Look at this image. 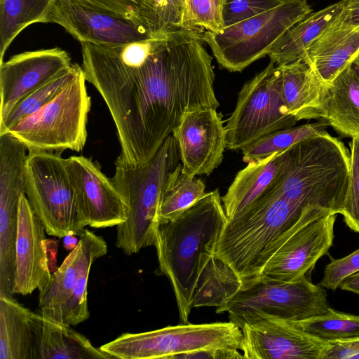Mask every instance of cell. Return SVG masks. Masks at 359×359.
Listing matches in <instances>:
<instances>
[{
  "mask_svg": "<svg viewBox=\"0 0 359 359\" xmlns=\"http://www.w3.org/2000/svg\"><path fill=\"white\" fill-rule=\"evenodd\" d=\"M86 82L80 66L74 78L52 100L4 133L16 137L28 151L59 154L67 149L81 151L87 140L86 126L91 107Z\"/></svg>",
  "mask_w": 359,
  "mask_h": 359,
  "instance_id": "277c9868",
  "label": "cell"
},
{
  "mask_svg": "<svg viewBox=\"0 0 359 359\" xmlns=\"http://www.w3.org/2000/svg\"><path fill=\"white\" fill-rule=\"evenodd\" d=\"M350 148L349 180L339 214L351 230L359 233V137L352 138Z\"/></svg>",
  "mask_w": 359,
  "mask_h": 359,
  "instance_id": "1f68e13d",
  "label": "cell"
},
{
  "mask_svg": "<svg viewBox=\"0 0 359 359\" xmlns=\"http://www.w3.org/2000/svg\"><path fill=\"white\" fill-rule=\"evenodd\" d=\"M172 134L178 143L182 169L185 173L209 175L222 162L226 130L222 115L216 109L187 111Z\"/></svg>",
  "mask_w": 359,
  "mask_h": 359,
  "instance_id": "7c38bea8",
  "label": "cell"
},
{
  "mask_svg": "<svg viewBox=\"0 0 359 359\" xmlns=\"http://www.w3.org/2000/svg\"><path fill=\"white\" fill-rule=\"evenodd\" d=\"M33 359H110L70 325L55 322L40 311H31Z\"/></svg>",
  "mask_w": 359,
  "mask_h": 359,
  "instance_id": "2e32d148",
  "label": "cell"
},
{
  "mask_svg": "<svg viewBox=\"0 0 359 359\" xmlns=\"http://www.w3.org/2000/svg\"><path fill=\"white\" fill-rule=\"evenodd\" d=\"M25 196L48 235L78 236L89 219L61 154L28 151Z\"/></svg>",
  "mask_w": 359,
  "mask_h": 359,
  "instance_id": "3957f363",
  "label": "cell"
},
{
  "mask_svg": "<svg viewBox=\"0 0 359 359\" xmlns=\"http://www.w3.org/2000/svg\"><path fill=\"white\" fill-rule=\"evenodd\" d=\"M180 163L178 143L172 134L145 165L133 167L115 161L111 178L128 206L126 221L116 228L115 245L126 255L154 246L163 196Z\"/></svg>",
  "mask_w": 359,
  "mask_h": 359,
  "instance_id": "7a4b0ae2",
  "label": "cell"
},
{
  "mask_svg": "<svg viewBox=\"0 0 359 359\" xmlns=\"http://www.w3.org/2000/svg\"><path fill=\"white\" fill-rule=\"evenodd\" d=\"M339 288L359 295V271L346 278Z\"/></svg>",
  "mask_w": 359,
  "mask_h": 359,
  "instance_id": "f35d334b",
  "label": "cell"
},
{
  "mask_svg": "<svg viewBox=\"0 0 359 359\" xmlns=\"http://www.w3.org/2000/svg\"><path fill=\"white\" fill-rule=\"evenodd\" d=\"M285 1L287 0H224V25L227 27L250 18Z\"/></svg>",
  "mask_w": 359,
  "mask_h": 359,
  "instance_id": "d6a6232c",
  "label": "cell"
},
{
  "mask_svg": "<svg viewBox=\"0 0 359 359\" xmlns=\"http://www.w3.org/2000/svg\"><path fill=\"white\" fill-rule=\"evenodd\" d=\"M93 6L134 19L142 24V18L150 0H82ZM145 27V26H144Z\"/></svg>",
  "mask_w": 359,
  "mask_h": 359,
  "instance_id": "e575fe53",
  "label": "cell"
},
{
  "mask_svg": "<svg viewBox=\"0 0 359 359\" xmlns=\"http://www.w3.org/2000/svg\"><path fill=\"white\" fill-rule=\"evenodd\" d=\"M205 190L204 182L183 172L180 163L171 175L164 191L158 223L174 218L196 203L206 194Z\"/></svg>",
  "mask_w": 359,
  "mask_h": 359,
  "instance_id": "4316f807",
  "label": "cell"
},
{
  "mask_svg": "<svg viewBox=\"0 0 359 359\" xmlns=\"http://www.w3.org/2000/svg\"><path fill=\"white\" fill-rule=\"evenodd\" d=\"M78 236L79 240L73 250L49 281L39 290L40 309L65 302L83 273L90 269L96 259L107 253V245L102 236L86 229Z\"/></svg>",
  "mask_w": 359,
  "mask_h": 359,
  "instance_id": "e0dca14e",
  "label": "cell"
},
{
  "mask_svg": "<svg viewBox=\"0 0 359 359\" xmlns=\"http://www.w3.org/2000/svg\"><path fill=\"white\" fill-rule=\"evenodd\" d=\"M279 66L271 62L240 90L234 111L227 119L226 148L241 150L254 140L299 121L287 113Z\"/></svg>",
  "mask_w": 359,
  "mask_h": 359,
  "instance_id": "52a82bcc",
  "label": "cell"
},
{
  "mask_svg": "<svg viewBox=\"0 0 359 359\" xmlns=\"http://www.w3.org/2000/svg\"><path fill=\"white\" fill-rule=\"evenodd\" d=\"M341 8L334 22L344 26H359V0H340Z\"/></svg>",
  "mask_w": 359,
  "mask_h": 359,
  "instance_id": "74e56055",
  "label": "cell"
},
{
  "mask_svg": "<svg viewBox=\"0 0 359 359\" xmlns=\"http://www.w3.org/2000/svg\"><path fill=\"white\" fill-rule=\"evenodd\" d=\"M245 358L238 349L216 348L180 354L175 359H241Z\"/></svg>",
  "mask_w": 359,
  "mask_h": 359,
  "instance_id": "8d00e7d4",
  "label": "cell"
},
{
  "mask_svg": "<svg viewBox=\"0 0 359 359\" xmlns=\"http://www.w3.org/2000/svg\"><path fill=\"white\" fill-rule=\"evenodd\" d=\"M72 65L59 47L25 51L0 63V121L24 97Z\"/></svg>",
  "mask_w": 359,
  "mask_h": 359,
  "instance_id": "4fadbf2b",
  "label": "cell"
},
{
  "mask_svg": "<svg viewBox=\"0 0 359 359\" xmlns=\"http://www.w3.org/2000/svg\"><path fill=\"white\" fill-rule=\"evenodd\" d=\"M186 0H150L143 22L151 38L182 29Z\"/></svg>",
  "mask_w": 359,
  "mask_h": 359,
  "instance_id": "f546056e",
  "label": "cell"
},
{
  "mask_svg": "<svg viewBox=\"0 0 359 359\" xmlns=\"http://www.w3.org/2000/svg\"><path fill=\"white\" fill-rule=\"evenodd\" d=\"M55 0H0V63L15 38L29 25L46 23Z\"/></svg>",
  "mask_w": 359,
  "mask_h": 359,
  "instance_id": "d4e9b609",
  "label": "cell"
},
{
  "mask_svg": "<svg viewBox=\"0 0 359 359\" xmlns=\"http://www.w3.org/2000/svg\"><path fill=\"white\" fill-rule=\"evenodd\" d=\"M312 11L307 0H287L218 32L205 31L203 41L221 67L241 72L267 55L280 36Z\"/></svg>",
  "mask_w": 359,
  "mask_h": 359,
  "instance_id": "5b68a950",
  "label": "cell"
},
{
  "mask_svg": "<svg viewBox=\"0 0 359 359\" xmlns=\"http://www.w3.org/2000/svg\"><path fill=\"white\" fill-rule=\"evenodd\" d=\"M243 334L234 323H180L152 331L123 333L100 348L112 358L175 359L199 350L231 348L242 351Z\"/></svg>",
  "mask_w": 359,
  "mask_h": 359,
  "instance_id": "8992f818",
  "label": "cell"
},
{
  "mask_svg": "<svg viewBox=\"0 0 359 359\" xmlns=\"http://www.w3.org/2000/svg\"><path fill=\"white\" fill-rule=\"evenodd\" d=\"M79 67V65L72 64L71 67L20 100L0 121V134L47 104L74 78Z\"/></svg>",
  "mask_w": 359,
  "mask_h": 359,
  "instance_id": "f1b7e54d",
  "label": "cell"
},
{
  "mask_svg": "<svg viewBox=\"0 0 359 359\" xmlns=\"http://www.w3.org/2000/svg\"><path fill=\"white\" fill-rule=\"evenodd\" d=\"M229 320L242 330V352L246 359H323L330 344L290 321L264 313Z\"/></svg>",
  "mask_w": 359,
  "mask_h": 359,
  "instance_id": "30bf717a",
  "label": "cell"
},
{
  "mask_svg": "<svg viewBox=\"0 0 359 359\" xmlns=\"http://www.w3.org/2000/svg\"><path fill=\"white\" fill-rule=\"evenodd\" d=\"M278 66L281 71V93L287 113L298 121L318 120L325 83L313 68L302 60Z\"/></svg>",
  "mask_w": 359,
  "mask_h": 359,
  "instance_id": "44dd1931",
  "label": "cell"
},
{
  "mask_svg": "<svg viewBox=\"0 0 359 359\" xmlns=\"http://www.w3.org/2000/svg\"><path fill=\"white\" fill-rule=\"evenodd\" d=\"M329 126L327 121L320 119L315 123L292 126L264 135L241 149L243 160L248 163L284 151L304 139L327 133Z\"/></svg>",
  "mask_w": 359,
  "mask_h": 359,
  "instance_id": "484cf974",
  "label": "cell"
},
{
  "mask_svg": "<svg viewBox=\"0 0 359 359\" xmlns=\"http://www.w3.org/2000/svg\"><path fill=\"white\" fill-rule=\"evenodd\" d=\"M226 221L222 197L216 189L174 218L158 224L154 247L159 270L174 291L180 323H189L197 282L215 255Z\"/></svg>",
  "mask_w": 359,
  "mask_h": 359,
  "instance_id": "6da1fadb",
  "label": "cell"
},
{
  "mask_svg": "<svg viewBox=\"0 0 359 359\" xmlns=\"http://www.w3.org/2000/svg\"><path fill=\"white\" fill-rule=\"evenodd\" d=\"M337 215L322 207L307 211L275 242L278 248L259 276L281 281H295L306 276L332 246Z\"/></svg>",
  "mask_w": 359,
  "mask_h": 359,
  "instance_id": "9c48e42d",
  "label": "cell"
},
{
  "mask_svg": "<svg viewBox=\"0 0 359 359\" xmlns=\"http://www.w3.org/2000/svg\"><path fill=\"white\" fill-rule=\"evenodd\" d=\"M70 177L80 196L93 228L118 226L127 218L126 202L100 165L83 156L66 158Z\"/></svg>",
  "mask_w": 359,
  "mask_h": 359,
  "instance_id": "5bb4252c",
  "label": "cell"
},
{
  "mask_svg": "<svg viewBox=\"0 0 359 359\" xmlns=\"http://www.w3.org/2000/svg\"><path fill=\"white\" fill-rule=\"evenodd\" d=\"M324 119L340 135L359 137V80L351 64L322 90L318 120Z\"/></svg>",
  "mask_w": 359,
  "mask_h": 359,
  "instance_id": "d6986e66",
  "label": "cell"
},
{
  "mask_svg": "<svg viewBox=\"0 0 359 359\" xmlns=\"http://www.w3.org/2000/svg\"><path fill=\"white\" fill-rule=\"evenodd\" d=\"M284 151L250 161L246 167L238 171L222 197L227 221L245 212L271 185L282 163Z\"/></svg>",
  "mask_w": 359,
  "mask_h": 359,
  "instance_id": "ffe728a7",
  "label": "cell"
},
{
  "mask_svg": "<svg viewBox=\"0 0 359 359\" xmlns=\"http://www.w3.org/2000/svg\"><path fill=\"white\" fill-rule=\"evenodd\" d=\"M290 322L311 336L330 343L359 337V315L331 307L305 320Z\"/></svg>",
  "mask_w": 359,
  "mask_h": 359,
  "instance_id": "83f0119b",
  "label": "cell"
},
{
  "mask_svg": "<svg viewBox=\"0 0 359 359\" xmlns=\"http://www.w3.org/2000/svg\"><path fill=\"white\" fill-rule=\"evenodd\" d=\"M340 8L338 1L308 14L274 43L267 54L270 61L276 65L303 61L306 49L336 18Z\"/></svg>",
  "mask_w": 359,
  "mask_h": 359,
  "instance_id": "7402d4cb",
  "label": "cell"
},
{
  "mask_svg": "<svg viewBox=\"0 0 359 359\" xmlns=\"http://www.w3.org/2000/svg\"><path fill=\"white\" fill-rule=\"evenodd\" d=\"M243 286L239 276L215 255L205 266L197 282L191 307L225 306Z\"/></svg>",
  "mask_w": 359,
  "mask_h": 359,
  "instance_id": "cb8c5ba5",
  "label": "cell"
},
{
  "mask_svg": "<svg viewBox=\"0 0 359 359\" xmlns=\"http://www.w3.org/2000/svg\"><path fill=\"white\" fill-rule=\"evenodd\" d=\"M323 359H359V337L331 342Z\"/></svg>",
  "mask_w": 359,
  "mask_h": 359,
  "instance_id": "d590c367",
  "label": "cell"
},
{
  "mask_svg": "<svg viewBox=\"0 0 359 359\" xmlns=\"http://www.w3.org/2000/svg\"><path fill=\"white\" fill-rule=\"evenodd\" d=\"M325 289L306 276L295 281H281L259 276L243 283L239 291L216 312H227L229 320L264 313L287 321H300L330 307Z\"/></svg>",
  "mask_w": 359,
  "mask_h": 359,
  "instance_id": "ba28073f",
  "label": "cell"
},
{
  "mask_svg": "<svg viewBox=\"0 0 359 359\" xmlns=\"http://www.w3.org/2000/svg\"><path fill=\"white\" fill-rule=\"evenodd\" d=\"M351 67L356 77L359 80V58H355L351 63Z\"/></svg>",
  "mask_w": 359,
  "mask_h": 359,
  "instance_id": "ab89813d",
  "label": "cell"
},
{
  "mask_svg": "<svg viewBox=\"0 0 359 359\" xmlns=\"http://www.w3.org/2000/svg\"><path fill=\"white\" fill-rule=\"evenodd\" d=\"M358 57L359 58V55H358Z\"/></svg>",
  "mask_w": 359,
  "mask_h": 359,
  "instance_id": "60d3db41",
  "label": "cell"
},
{
  "mask_svg": "<svg viewBox=\"0 0 359 359\" xmlns=\"http://www.w3.org/2000/svg\"><path fill=\"white\" fill-rule=\"evenodd\" d=\"M45 228L25 194L20 196L15 242L13 293L27 295L42 288L51 275Z\"/></svg>",
  "mask_w": 359,
  "mask_h": 359,
  "instance_id": "9a60e30c",
  "label": "cell"
},
{
  "mask_svg": "<svg viewBox=\"0 0 359 359\" xmlns=\"http://www.w3.org/2000/svg\"><path fill=\"white\" fill-rule=\"evenodd\" d=\"M224 0H186L182 29L204 33L218 32L224 25Z\"/></svg>",
  "mask_w": 359,
  "mask_h": 359,
  "instance_id": "4dcf8cb0",
  "label": "cell"
},
{
  "mask_svg": "<svg viewBox=\"0 0 359 359\" xmlns=\"http://www.w3.org/2000/svg\"><path fill=\"white\" fill-rule=\"evenodd\" d=\"M359 271V248L339 259H332L324 269L319 285L325 289L335 290L348 276Z\"/></svg>",
  "mask_w": 359,
  "mask_h": 359,
  "instance_id": "836d02e7",
  "label": "cell"
},
{
  "mask_svg": "<svg viewBox=\"0 0 359 359\" xmlns=\"http://www.w3.org/2000/svg\"><path fill=\"white\" fill-rule=\"evenodd\" d=\"M62 27L80 43L122 44L151 39L138 21L85 3L82 0H55L46 23Z\"/></svg>",
  "mask_w": 359,
  "mask_h": 359,
  "instance_id": "8fae6325",
  "label": "cell"
},
{
  "mask_svg": "<svg viewBox=\"0 0 359 359\" xmlns=\"http://www.w3.org/2000/svg\"><path fill=\"white\" fill-rule=\"evenodd\" d=\"M334 20L303 57L325 83H331L359 55V26L340 25Z\"/></svg>",
  "mask_w": 359,
  "mask_h": 359,
  "instance_id": "ac0fdd59",
  "label": "cell"
},
{
  "mask_svg": "<svg viewBox=\"0 0 359 359\" xmlns=\"http://www.w3.org/2000/svg\"><path fill=\"white\" fill-rule=\"evenodd\" d=\"M30 312L13 296L0 294V359H33Z\"/></svg>",
  "mask_w": 359,
  "mask_h": 359,
  "instance_id": "603a6c76",
  "label": "cell"
}]
</instances>
